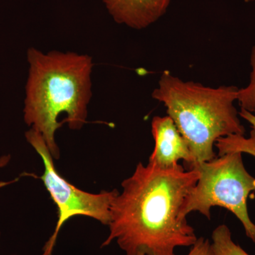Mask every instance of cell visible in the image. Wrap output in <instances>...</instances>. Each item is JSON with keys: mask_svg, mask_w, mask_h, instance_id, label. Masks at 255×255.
<instances>
[{"mask_svg": "<svg viewBox=\"0 0 255 255\" xmlns=\"http://www.w3.org/2000/svg\"><path fill=\"white\" fill-rule=\"evenodd\" d=\"M198 179L197 171L180 164H137L112 203L110 236L102 248L115 241L127 255H175L176 248L192 246L198 238L180 212Z\"/></svg>", "mask_w": 255, "mask_h": 255, "instance_id": "cell-1", "label": "cell"}, {"mask_svg": "<svg viewBox=\"0 0 255 255\" xmlns=\"http://www.w3.org/2000/svg\"><path fill=\"white\" fill-rule=\"evenodd\" d=\"M28 73L25 87L23 119L31 128L41 134L53 159L60 158L55 132L65 122L71 130L87 123V108L92 97L94 63L90 55L51 50H27Z\"/></svg>", "mask_w": 255, "mask_h": 255, "instance_id": "cell-2", "label": "cell"}, {"mask_svg": "<svg viewBox=\"0 0 255 255\" xmlns=\"http://www.w3.org/2000/svg\"><path fill=\"white\" fill-rule=\"evenodd\" d=\"M238 90L232 85L216 88L184 81L165 70L152 97L166 107L197 164L217 157L214 147L219 139L245 135L246 128L234 105Z\"/></svg>", "mask_w": 255, "mask_h": 255, "instance_id": "cell-3", "label": "cell"}, {"mask_svg": "<svg viewBox=\"0 0 255 255\" xmlns=\"http://www.w3.org/2000/svg\"><path fill=\"white\" fill-rule=\"evenodd\" d=\"M191 169L197 171L199 179L186 198L181 217L199 212L211 220L213 207L224 208L241 221L246 236L255 243V224L247 205L248 196L255 191V177L247 171L243 153L228 152L209 162L195 164Z\"/></svg>", "mask_w": 255, "mask_h": 255, "instance_id": "cell-4", "label": "cell"}, {"mask_svg": "<svg viewBox=\"0 0 255 255\" xmlns=\"http://www.w3.org/2000/svg\"><path fill=\"white\" fill-rule=\"evenodd\" d=\"M26 140L41 156L44 172L40 179L58 207V220L54 232L47 241L42 255H53L60 231L66 221L75 216H87L109 226L111 207L118 191L92 194L78 189L64 179L55 169L53 157L41 134L33 129L25 133Z\"/></svg>", "mask_w": 255, "mask_h": 255, "instance_id": "cell-5", "label": "cell"}, {"mask_svg": "<svg viewBox=\"0 0 255 255\" xmlns=\"http://www.w3.org/2000/svg\"><path fill=\"white\" fill-rule=\"evenodd\" d=\"M155 148L149 158V163L161 169H171L183 160L189 169L195 164L189 145L174 121L169 116L153 117L151 123Z\"/></svg>", "mask_w": 255, "mask_h": 255, "instance_id": "cell-6", "label": "cell"}, {"mask_svg": "<svg viewBox=\"0 0 255 255\" xmlns=\"http://www.w3.org/2000/svg\"><path fill=\"white\" fill-rule=\"evenodd\" d=\"M114 21L133 29L149 27L167 12L171 0H102Z\"/></svg>", "mask_w": 255, "mask_h": 255, "instance_id": "cell-7", "label": "cell"}, {"mask_svg": "<svg viewBox=\"0 0 255 255\" xmlns=\"http://www.w3.org/2000/svg\"><path fill=\"white\" fill-rule=\"evenodd\" d=\"M215 147L218 149V156L228 152H240L255 157V129H252L248 137L241 135L221 137L216 141Z\"/></svg>", "mask_w": 255, "mask_h": 255, "instance_id": "cell-8", "label": "cell"}, {"mask_svg": "<svg viewBox=\"0 0 255 255\" xmlns=\"http://www.w3.org/2000/svg\"><path fill=\"white\" fill-rule=\"evenodd\" d=\"M212 255H250L233 241L229 228L220 225L212 233Z\"/></svg>", "mask_w": 255, "mask_h": 255, "instance_id": "cell-9", "label": "cell"}, {"mask_svg": "<svg viewBox=\"0 0 255 255\" xmlns=\"http://www.w3.org/2000/svg\"><path fill=\"white\" fill-rule=\"evenodd\" d=\"M252 71L250 82L245 88L239 89L237 101L241 109L253 114H255V46L253 47L251 55Z\"/></svg>", "mask_w": 255, "mask_h": 255, "instance_id": "cell-10", "label": "cell"}, {"mask_svg": "<svg viewBox=\"0 0 255 255\" xmlns=\"http://www.w3.org/2000/svg\"><path fill=\"white\" fill-rule=\"evenodd\" d=\"M187 255H212L211 243L209 240L202 237L198 238Z\"/></svg>", "mask_w": 255, "mask_h": 255, "instance_id": "cell-11", "label": "cell"}, {"mask_svg": "<svg viewBox=\"0 0 255 255\" xmlns=\"http://www.w3.org/2000/svg\"><path fill=\"white\" fill-rule=\"evenodd\" d=\"M239 116L242 119H245L251 124L253 128L255 129V114L250 113V112L241 109L239 112Z\"/></svg>", "mask_w": 255, "mask_h": 255, "instance_id": "cell-12", "label": "cell"}, {"mask_svg": "<svg viewBox=\"0 0 255 255\" xmlns=\"http://www.w3.org/2000/svg\"><path fill=\"white\" fill-rule=\"evenodd\" d=\"M10 159H11V156L9 155H3L0 157V169L3 168L5 166L7 165Z\"/></svg>", "mask_w": 255, "mask_h": 255, "instance_id": "cell-13", "label": "cell"}]
</instances>
